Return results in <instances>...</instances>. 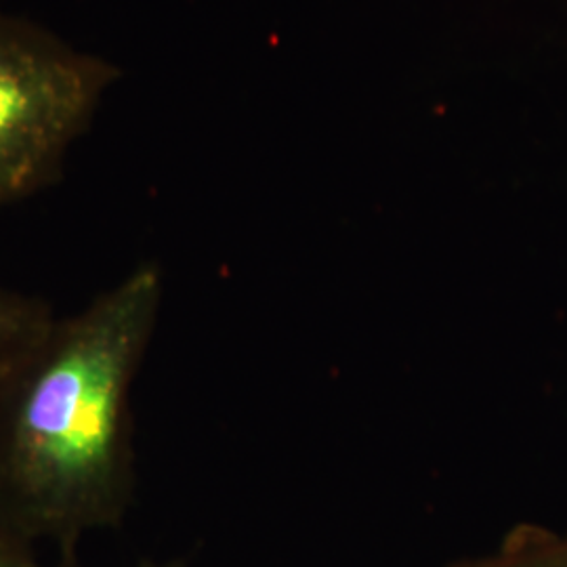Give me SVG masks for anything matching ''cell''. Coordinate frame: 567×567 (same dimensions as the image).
<instances>
[{
  "instance_id": "cell-1",
  "label": "cell",
  "mask_w": 567,
  "mask_h": 567,
  "mask_svg": "<svg viewBox=\"0 0 567 567\" xmlns=\"http://www.w3.org/2000/svg\"><path fill=\"white\" fill-rule=\"evenodd\" d=\"M145 264L55 318L0 385V524L76 557L135 494L133 391L163 307Z\"/></svg>"
},
{
  "instance_id": "cell-2",
  "label": "cell",
  "mask_w": 567,
  "mask_h": 567,
  "mask_svg": "<svg viewBox=\"0 0 567 567\" xmlns=\"http://www.w3.org/2000/svg\"><path fill=\"white\" fill-rule=\"evenodd\" d=\"M116 79L114 63L0 13V204L55 182Z\"/></svg>"
},
{
  "instance_id": "cell-3",
  "label": "cell",
  "mask_w": 567,
  "mask_h": 567,
  "mask_svg": "<svg viewBox=\"0 0 567 567\" xmlns=\"http://www.w3.org/2000/svg\"><path fill=\"white\" fill-rule=\"evenodd\" d=\"M55 318L47 301L0 286V385Z\"/></svg>"
},
{
  "instance_id": "cell-4",
  "label": "cell",
  "mask_w": 567,
  "mask_h": 567,
  "mask_svg": "<svg viewBox=\"0 0 567 567\" xmlns=\"http://www.w3.org/2000/svg\"><path fill=\"white\" fill-rule=\"evenodd\" d=\"M447 567H567V532L524 524L511 529L496 550Z\"/></svg>"
},
{
  "instance_id": "cell-5",
  "label": "cell",
  "mask_w": 567,
  "mask_h": 567,
  "mask_svg": "<svg viewBox=\"0 0 567 567\" xmlns=\"http://www.w3.org/2000/svg\"><path fill=\"white\" fill-rule=\"evenodd\" d=\"M39 564V548L0 524V567H37Z\"/></svg>"
},
{
  "instance_id": "cell-6",
  "label": "cell",
  "mask_w": 567,
  "mask_h": 567,
  "mask_svg": "<svg viewBox=\"0 0 567 567\" xmlns=\"http://www.w3.org/2000/svg\"><path fill=\"white\" fill-rule=\"evenodd\" d=\"M37 567H82L79 564V559L76 557H60L53 566H44V564H39ZM131 567H189L183 559H143L140 564H135V566Z\"/></svg>"
}]
</instances>
